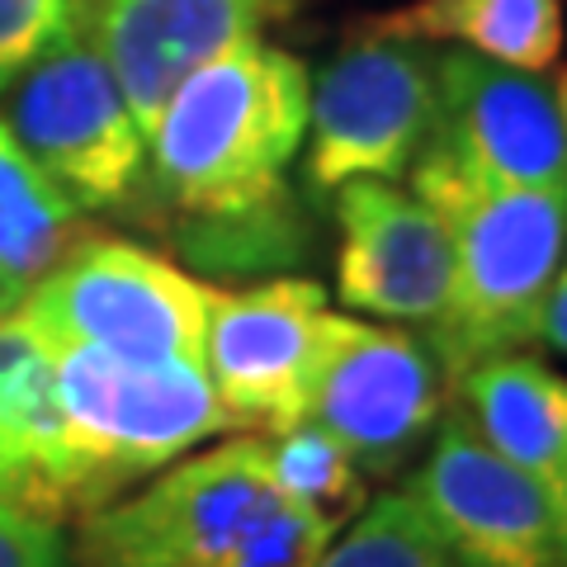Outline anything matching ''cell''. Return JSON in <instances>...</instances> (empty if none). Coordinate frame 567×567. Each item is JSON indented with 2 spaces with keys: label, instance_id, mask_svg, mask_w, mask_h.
I'll use <instances>...</instances> for the list:
<instances>
[{
  "label": "cell",
  "instance_id": "1",
  "mask_svg": "<svg viewBox=\"0 0 567 567\" xmlns=\"http://www.w3.org/2000/svg\"><path fill=\"white\" fill-rule=\"evenodd\" d=\"M312 71L289 48L241 39L175 85L147 133V208L213 275L284 270L303 251L289 166L308 137Z\"/></svg>",
  "mask_w": 567,
  "mask_h": 567
},
{
  "label": "cell",
  "instance_id": "2",
  "mask_svg": "<svg viewBox=\"0 0 567 567\" xmlns=\"http://www.w3.org/2000/svg\"><path fill=\"white\" fill-rule=\"evenodd\" d=\"M336 525L275 487L265 435L199 445L81 516V567H312Z\"/></svg>",
  "mask_w": 567,
  "mask_h": 567
},
{
  "label": "cell",
  "instance_id": "3",
  "mask_svg": "<svg viewBox=\"0 0 567 567\" xmlns=\"http://www.w3.org/2000/svg\"><path fill=\"white\" fill-rule=\"evenodd\" d=\"M406 175L412 194L440 213L454 251L450 303L425 327L445 379L483 354L529 350L539 341V308L567 251V194L483 185L435 142H425Z\"/></svg>",
  "mask_w": 567,
  "mask_h": 567
},
{
  "label": "cell",
  "instance_id": "4",
  "mask_svg": "<svg viewBox=\"0 0 567 567\" xmlns=\"http://www.w3.org/2000/svg\"><path fill=\"white\" fill-rule=\"evenodd\" d=\"M58 402L81 516L110 506L213 435L233 431L204 364L181 360L152 364L91 346H62Z\"/></svg>",
  "mask_w": 567,
  "mask_h": 567
},
{
  "label": "cell",
  "instance_id": "5",
  "mask_svg": "<svg viewBox=\"0 0 567 567\" xmlns=\"http://www.w3.org/2000/svg\"><path fill=\"white\" fill-rule=\"evenodd\" d=\"M0 114L76 208H147V133L85 29L33 58L0 91Z\"/></svg>",
  "mask_w": 567,
  "mask_h": 567
},
{
  "label": "cell",
  "instance_id": "6",
  "mask_svg": "<svg viewBox=\"0 0 567 567\" xmlns=\"http://www.w3.org/2000/svg\"><path fill=\"white\" fill-rule=\"evenodd\" d=\"M213 284L128 237H71L20 298L52 346H91L128 360L199 364Z\"/></svg>",
  "mask_w": 567,
  "mask_h": 567
},
{
  "label": "cell",
  "instance_id": "7",
  "mask_svg": "<svg viewBox=\"0 0 567 567\" xmlns=\"http://www.w3.org/2000/svg\"><path fill=\"white\" fill-rule=\"evenodd\" d=\"M435 48L354 29L312 76L303 181L331 194L346 181H402L435 133Z\"/></svg>",
  "mask_w": 567,
  "mask_h": 567
},
{
  "label": "cell",
  "instance_id": "8",
  "mask_svg": "<svg viewBox=\"0 0 567 567\" xmlns=\"http://www.w3.org/2000/svg\"><path fill=\"white\" fill-rule=\"evenodd\" d=\"M450 406L445 364L431 336L360 312H331L308 416L341 440L369 477H393L425 450Z\"/></svg>",
  "mask_w": 567,
  "mask_h": 567
},
{
  "label": "cell",
  "instance_id": "9",
  "mask_svg": "<svg viewBox=\"0 0 567 567\" xmlns=\"http://www.w3.org/2000/svg\"><path fill=\"white\" fill-rule=\"evenodd\" d=\"M402 492L454 567H567L554 487L496 454L454 402Z\"/></svg>",
  "mask_w": 567,
  "mask_h": 567
},
{
  "label": "cell",
  "instance_id": "10",
  "mask_svg": "<svg viewBox=\"0 0 567 567\" xmlns=\"http://www.w3.org/2000/svg\"><path fill=\"white\" fill-rule=\"evenodd\" d=\"M327 289L303 275H275L251 289H208L199 364L233 431H279L308 416L322 360Z\"/></svg>",
  "mask_w": 567,
  "mask_h": 567
},
{
  "label": "cell",
  "instance_id": "11",
  "mask_svg": "<svg viewBox=\"0 0 567 567\" xmlns=\"http://www.w3.org/2000/svg\"><path fill=\"white\" fill-rule=\"evenodd\" d=\"M440 114L431 142L458 171L506 189L567 194V133L539 71L502 66L477 52H435Z\"/></svg>",
  "mask_w": 567,
  "mask_h": 567
},
{
  "label": "cell",
  "instance_id": "12",
  "mask_svg": "<svg viewBox=\"0 0 567 567\" xmlns=\"http://www.w3.org/2000/svg\"><path fill=\"white\" fill-rule=\"evenodd\" d=\"M336 293L346 312L431 327L450 303L454 251L440 213L398 181H346L331 189Z\"/></svg>",
  "mask_w": 567,
  "mask_h": 567
},
{
  "label": "cell",
  "instance_id": "13",
  "mask_svg": "<svg viewBox=\"0 0 567 567\" xmlns=\"http://www.w3.org/2000/svg\"><path fill=\"white\" fill-rule=\"evenodd\" d=\"M279 0H85L81 29L91 33L104 66L142 133H152L189 71L241 39H256Z\"/></svg>",
  "mask_w": 567,
  "mask_h": 567
},
{
  "label": "cell",
  "instance_id": "14",
  "mask_svg": "<svg viewBox=\"0 0 567 567\" xmlns=\"http://www.w3.org/2000/svg\"><path fill=\"white\" fill-rule=\"evenodd\" d=\"M0 440L10 454L6 502L39 520H81L66 421L58 402V346L14 303L0 312Z\"/></svg>",
  "mask_w": 567,
  "mask_h": 567
},
{
  "label": "cell",
  "instance_id": "15",
  "mask_svg": "<svg viewBox=\"0 0 567 567\" xmlns=\"http://www.w3.org/2000/svg\"><path fill=\"white\" fill-rule=\"evenodd\" d=\"M454 406L487 445L544 487L567 473V379L529 350L483 354L450 379Z\"/></svg>",
  "mask_w": 567,
  "mask_h": 567
},
{
  "label": "cell",
  "instance_id": "16",
  "mask_svg": "<svg viewBox=\"0 0 567 567\" xmlns=\"http://www.w3.org/2000/svg\"><path fill=\"white\" fill-rule=\"evenodd\" d=\"M364 29L425 48H464L539 76L558 62L567 39L563 0H406L364 20Z\"/></svg>",
  "mask_w": 567,
  "mask_h": 567
},
{
  "label": "cell",
  "instance_id": "17",
  "mask_svg": "<svg viewBox=\"0 0 567 567\" xmlns=\"http://www.w3.org/2000/svg\"><path fill=\"white\" fill-rule=\"evenodd\" d=\"M81 208L39 171L0 114V312H10L76 237Z\"/></svg>",
  "mask_w": 567,
  "mask_h": 567
},
{
  "label": "cell",
  "instance_id": "18",
  "mask_svg": "<svg viewBox=\"0 0 567 567\" xmlns=\"http://www.w3.org/2000/svg\"><path fill=\"white\" fill-rule=\"evenodd\" d=\"M265 458H270L275 487L289 496L293 506L331 520L336 529L360 516L369 502V473L354 464L350 450L312 416L279 425V431H265Z\"/></svg>",
  "mask_w": 567,
  "mask_h": 567
},
{
  "label": "cell",
  "instance_id": "19",
  "mask_svg": "<svg viewBox=\"0 0 567 567\" xmlns=\"http://www.w3.org/2000/svg\"><path fill=\"white\" fill-rule=\"evenodd\" d=\"M312 567H454L450 554L406 502V492H383L354 520L336 529Z\"/></svg>",
  "mask_w": 567,
  "mask_h": 567
},
{
  "label": "cell",
  "instance_id": "20",
  "mask_svg": "<svg viewBox=\"0 0 567 567\" xmlns=\"http://www.w3.org/2000/svg\"><path fill=\"white\" fill-rule=\"evenodd\" d=\"M81 20L85 0H0V91Z\"/></svg>",
  "mask_w": 567,
  "mask_h": 567
},
{
  "label": "cell",
  "instance_id": "21",
  "mask_svg": "<svg viewBox=\"0 0 567 567\" xmlns=\"http://www.w3.org/2000/svg\"><path fill=\"white\" fill-rule=\"evenodd\" d=\"M0 567H66L58 525L0 502Z\"/></svg>",
  "mask_w": 567,
  "mask_h": 567
},
{
  "label": "cell",
  "instance_id": "22",
  "mask_svg": "<svg viewBox=\"0 0 567 567\" xmlns=\"http://www.w3.org/2000/svg\"><path fill=\"white\" fill-rule=\"evenodd\" d=\"M539 341L548 350L567 354V251L558 260V275H554V284H548V298L539 308Z\"/></svg>",
  "mask_w": 567,
  "mask_h": 567
},
{
  "label": "cell",
  "instance_id": "23",
  "mask_svg": "<svg viewBox=\"0 0 567 567\" xmlns=\"http://www.w3.org/2000/svg\"><path fill=\"white\" fill-rule=\"evenodd\" d=\"M554 511H558V529H563V548H567V473L554 483Z\"/></svg>",
  "mask_w": 567,
  "mask_h": 567
},
{
  "label": "cell",
  "instance_id": "24",
  "mask_svg": "<svg viewBox=\"0 0 567 567\" xmlns=\"http://www.w3.org/2000/svg\"><path fill=\"white\" fill-rule=\"evenodd\" d=\"M554 100H558V118H563V133H567V66H563V76L554 85Z\"/></svg>",
  "mask_w": 567,
  "mask_h": 567
},
{
  "label": "cell",
  "instance_id": "25",
  "mask_svg": "<svg viewBox=\"0 0 567 567\" xmlns=\"http://www.w3.org/2000/svg\"><path fill=\"white\" fill-rule=\"evenodd\" d=\"M10 492V454H6V440H0V502Z\"/></svg>",
  "mask_w": 567,
  "mask_h": 567
}]
</instances>
